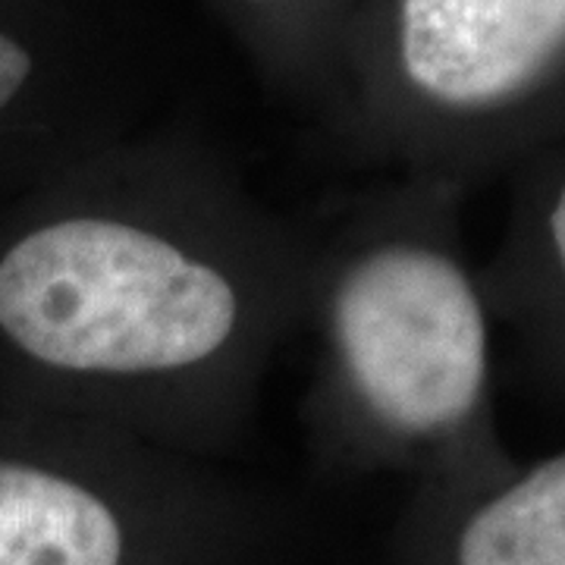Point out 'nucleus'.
Listing matches in <instances>:
<instances>
[{"label":"nucleus","mask_w":565,"mask_h":565,"mask_svg":"<svg viewBox=\"0 0 565 565\" xmlns=\"http://www.w3.org/2000/svg\"><path fill=\"white\" fill-rule=\"evenodd\" d=\"M459 565H565V456L471 515L459 537Z\"/></svg>","instance_id":"nucleus-5"},{"label":"nucleus","mask_w":565,"mask_h":565,"mask_svg":"<svg viewBox=\"0 0 565 565\" xmlns=\"http://www.w3.org/2000/svg\"><path fill=\"white\" fill-rule=\"evenodd\" d=\"M243 327L236 277L158 223L63 211L0 252V340L54 377L180 381L221 362Z\"/></svg>","instance_id":"nucleus-1"},{"label":"nucleus","mask_w":565,"mask_h":565,"mask_svg":"<svg viewBox=\"0 0 565 565\" xmlns=\"http://www.w3.org/2000/svg\"><path fill=\"white\" fill-rule=\"evenodd\" d=\"M565 51V0H399L405 82L446 107L522 95Z\"/></svg>","instance_id":"nucleus-3"},{"label":"nucleus","mask_w":565,"mask_h":565,"mask_svg":"<svg viewBox=\"0 0 565 565\" xmlns=\"http://www.w3.org/2000/svg\"><path fill=\"white\" fill-rule=\"evenodd\" d=\"M330 337L352 399L393 434L449 430L484 390V311L459 264L434 248L386 243L345 264Z\"/></svg>","instance_id":"nucleus-2"},{"label":"nucleus","mask_w":565,"mask_h":565,"mask_svg":"<svg viewBox=\"0 0 565 565\" xmlns=\"http://www.w3.org/2000/svg\"><path fill=\"white\" fill-rule=\"evenodd\" d=\"M126 531L95 487L0 456V565H122Z\"/></svg>","instance_id":"nucleus-4"},{"label":"nucleus","mask_w":565,"mask_h":565,"mask_svg":"<svg viewBox=\"0 0 565 565\" xmlns=\"http://www.w3.org/2000/svg\"><path fill=\"white\" fill-rule=\"evenodd\" d=\"M550 233H553V243H556V252H559V262L565 267V185L559 192V202L553 207V217H550Z\"/></svg>","instance_id":"nucleus-6"}]
</instances>
